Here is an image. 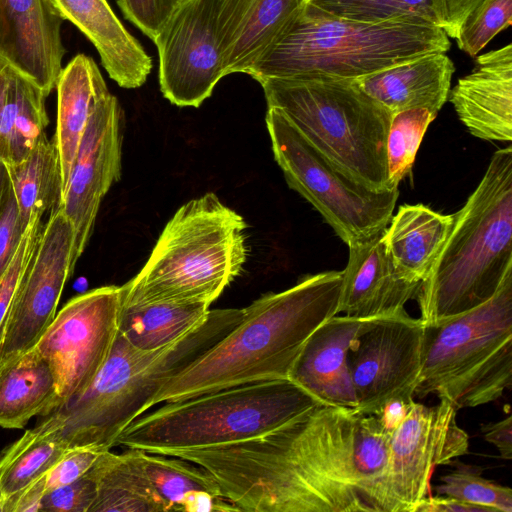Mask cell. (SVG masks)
<instances>
[{
    "label": "cell",
    "mask_w": 512,
    "mask_h": 512,
    "mask_svg": "<svg viewBox=\"0 0 512 512\" xmlns=\"http://www.w3.org/2000/svg\"><path fill=\"white\" fill-rule=\"evenodd\" d=\"M390 433L376 415L320 403L281 428L173 453L204 469L245 512H386Z\"/></svg>",
    "instance_id": "obj_1"
},
{
    "label": "cell",
    "mask_w": 512,
    "mask_h": 512,
    "mask_svg": "<svg viewBox=\"0 0 512 512\" xmlns=\"http://www.w3.org/2000/svg\"><path fill=\"white\" fill-rule=\"evenodd\" d=\"M342 277V271L308 275L242 308L240 321L164 382L146 410L242 384L289 379L309 337L338 314Z\"/></svg>",
    "instance_id": "obj_2"
},
{
    "label": "cell",
    "mask_w": 512,
    "mask_h": 512,
    "mask_svg": "<svg viewBox=\"0 0 512 512\" xmlns=\"http://www.w3.org/2000/svg\"><path fill=\"white\" fill-rule=\"evenodd\" d=\"M242 314V308L210 310L200 327L153 351L132 346L118 332L90 386L41 417L35 427L69 448L111 450L122 431L147 411L162 384L222 338Z\"/></svg>",
    "instance_id": "obj_3"
},
{
    "label": "cell",
    "mask_w": 512,
    "mask_h": 512,
    "mask_svg": "<svg viewBox=\"0 0 512 512\" xmlns=\"http://www.w3.org/2000/svg\"><path fill=\"white\" fill-rule=\"evenodd\" d=\"M453 215L451 230L416 300L435 324L488 301L512 270V147L497 150L480 183Z\"/></svg>",
    "instance_id": "obj_4"
},
{
    "label": "cell",
    "mask_w": 512,
    "mask_h": 512,
    "mask_svg": "<svg viewBox=\"0 0 512 512\" xmlns=\"http://www.w3.org/2000/svg\"><path fill=\"white\" fill-rule=\"evenodd\" d=\"M451 42L436 25L408 21L366 23L331 15L308 0L281 36L245 74L265 78L363 76L431 53Z\"/></svg>",
    "instance_id": "obj_5"
},
{
    "label": "cell",
    "mask_w": 512,
    "mask_h": 512,
    "mask_svg": "<svg viewBox=\"0 0 512 512\" xmlns=\"http://www.w3.org/2000/svg\"><path fill=\"white\" fill-rule=\"evenodd\" d=\"M246 222L212 192L183 204L147 262L121 288V306L211 305L247 258Z\"/></svg>",
    "instance_id": "obj_6"
},
{
    "label": "cell",
    "mask_w": 512,
    "mask_h": 512,
    "mask_svg": "<svg viewBox=\"0 0 512 512\" xmlns=\"http://www.w3.org/2000/svg\"><path fill=\"white\" fill-rule=\"evenodd\" d=\"M320 403L290 379L242 384L165 402L127 426L115 446L166 456L228 446L265 436Z\"/></svg>",
    "instance_id": "obj_7"
},
{
    "label": "cell",
    "mask_w": 512,
    "mask_h": 512,
    "mask_svg": "<svg viewBox=\"0 0 512 512\" xmlns=\"http://www.w3.org/2000/svg\"><path fill=\"white\" fill-rule=\"evenodd\" d=\"M258 82L267 107L280 110L323 154L370 188L387 189L392 113L356 79L308 75Z\"/></svg>",
    "instance_id": "obj_8"
},
{
    "label": "cell",
    "mask_w": 512,
    "mask_h": 512,
    "mask_svg": "<svg viewBox=\"0 0 512 512\" xmlns=\"http://www.w3.org/2000/svg\"><path fill=\"white\" fill-rule=\"evenodd\" d=\"M512 384V270L486 302L461 315L424 324L415 395H436L459 410L501 398Z\"/></svg>",
    "instance_id": "obj_9"
},
{
    "label": "cell",
    "mask_w": 512,
    "mask_h": 512,
    "mask_svg": "<svg viewBox=\"0 0 512 512\" xmlns=\"http://www.w3.org/2000/svg\"><path fill=\"white\" fill-rule=\"evenodd\" d=\"M266 126L274 158L288 186L322 215L348 246L384 230L399 189L376 190L323 154L278 109L268 107Z\"/></svg>",
    "instance_id": "obj_10"
},
{
    "label": "cell",
    "mask_w": 512,
    "mask_h": 512,
    "mask_svg": "<svg viewBox=\"0 0 512 512\" xmlns=\"http://www.w3.org/2000/svg\"><path fill=\"white\" fill-rule=\"evenodd\" d=\"M120 310L119 286L91 289L71 298L36 343L54 377L56 408L82 394L105 364L117 337Z\"/></svg>",
    "instance_id": "obj_11"
},
{
    "label": "cell",
    "mask_w": 512,
    "mask_h": 512,
    "mask_svg": "<svg viewBox=\"0 0 512 512\" xmlns=\"http://www.w3.org/2000/svg\"><path fill=\"white\" fill-rule=\"evenodd\" d=\"M434 406L414 400L389 438L383 480L386 512H414L428 496L436 466L468 453V434L457 424L458 409L444 398Z\"/></svg>",
    "instance_id": "obj_12"
},
{
    "label": "cell",
    "mask_w": 512,
    "mask_h": 512,
    "mask_svg": "<svg viewBox=\"0 0 512 512\" xmlns=\"http://www.w3.org/2000/svg\"><path fill=\"white\" fill-rule=\"evenodd\" d=\"M163 96L199 107L226 76L217 0H180L153 40Z\"/></svg>",
    "instance_id": "obj_13"
},
{
    "label": "cell",
    "mask_w": 512,
    "mask_h": 512,
    "mask_svg": "<svg viewBox=\"0 0 512 512\" xmlns=\"http://www.w3.org/2000/svg\"><path fill=\"white\" fill-rule=\"evenodd\" d=\"M423 341L424 323L406 310L364 321L348 352L358 411L376 415L392 399H414Z\"/></svg>",
    "instance_id": "obj_14"
},
{
    "label": "cell",
    "mask_w": 512,
    "mask_h": 512,
    "mask_svg": "<svg viewBox=\"0 0 512 512\" xmlns=\"http://www.w3.org/2000/svg\"><path fill=\"white\" fill-rule=\"evenodd\" d=\"M77 258L74 233L60 208L50 212L16 288L0 336V364L31 349L54 320Z\"/></svg>",
    "instance_id": "obj_15"
},
{
    "label": "cell",
    "mask_w": 512,
    "mask_h": 512,
    "mask_svg": "<svg viewBox=\"0 0 512 512\" xmlns=\"http://www.w3.org/2000/svg\"><path fill=\"white\" fill-rule=\"evenodd\" d=\"M122 109L109 93L95 107L81 139L59 208L74 233L77 260L92 235L101 202L120 179Z\"/></svg>",
    "instance_id": "obj_16"
},
{
    "label": "cell",
    "mask_w": 512,
    "mask_h": 512,
    "mask_svg": "<svg viewBox=\"0 0 512 512\" xmlns=\"http://www.w3.org/2000/svg\"><path fill=\"white\" fill-rule=\"evenodd\" d=\"M63 21L51 0H0V61L46 97L63 69Z\"/></svg>",
    "instance_id": "obj_17"
},
{
    "label": "cell",
    "mask_w": 512,
    "mask_h": 512,
    "mask_svg": "<svg viewBox=\"0 0 512 512\" xmlns=\"http://www.w3.org/2000/svg\"><path fill=\"white\" fill-rule=\"evenodd\" d=\"M385 229L348 246L338 313L361 320L386 317L405 311V304L416 298L421 282L406 278L395 266Z\"/></svg>",
    "instance_id": "obj_18"
},
{
    "label": "cell",
    "mask_w": 512,
    "mask_h": 512,
    "mask_svg": "<svg viewBox=\"0 0 512 512\" xmlns=\"http://www.w3.org/2000/svg\"><path fill=\"white\" fill-rule=\"evenodd\" d=\"M449 101L473 136L512 141V44L476 57L472 71L450 89Z\"/></svg>",
    "instance_id": "obj_19"
},
{
    "label": "cell",
    "mask_w": 512,
    "mask_h": 512,
    "mask_svg": "<svg viewBox=\"0 0 512 512\" xmlns=\"http://www.w3.org/2000/svg\"><path fill=\"white\" fill-rule=\"evenodd\" d=\"M365 320L335 315L305 343L289 379L321 403L357 408L348 352Z\"/></svg>",
    "instance_id": "obj_20"
},
{
    "label": "cell",
    "mask_w": 512,
    "mask_h": 512,
    "mask_svg": "<svg viewBox=\"0 0 512 512\" xmlns=\"http://www.w3.org/2000/svg\"><path fill=\"white\" fill-rule=\"evenodd\" d=\"M63 20L71 22L96 48L101 64L120 87L142 86L152 59L132 36L107 0H51Z\"/></svg>",
    "instance_id": "obj_21"
},
{
    "label": "cell",
    "mask_w": 512,
    "mask_h": 512,
    "mask_svg": "<svg viewBox=\"0 0 512 512\" xmlns=\"http://www.w3.org/2000/svg\"><path fill=\"white\" fill-rule=\"evenodd\" d=\"M307 0H217L225 74L244 73Z\"/></svg>",
    "instance_id": "obj_22"
},
{
    "label": "cell",
    "mask_w": 512,
    "mask_h": 512,
    "mask_svg": "<svg viewBox=\"0 0 512 512\" xmlns=\"http://www.w3.org/2000/svg\"><path fill=\"white\" fill-rule=\"evenodd\" d=\"M455 66L446 53H431L363 76L360 88L392 114L426 108L436 114L448 100Z\"/></svg>",
    "instance_id": "obj_23"
},
{
    "label": "cell",
    "mask_w": 512,
    "mask_h": 512,
    "mask_svg": "<svg viewBox=\"0 0 512 512\" xmlns=\"http://www.w3.org/2000/svg\"><path fill=\"white\" fill-rule=\"evenodd\" d=\"M55 89L57 120L52 140L60 159L63 196L89 119L110 91L95 61L82 53L63 67Z\"/></svg>",
    "instance_id": "obj_24"
},
{
    "label": "cell",
    "mask_w": 512,
    "mask_h": 512,
    "mask_svg": "<svg viewBox=\"0 0 512 512\" xmlns=\"http://www.w3.org/2000/svg\"><path fill=\"white\" fill-rule=\"evenodd\" d=\"M453 215H444L423 204H403L384 233L387 251L398 270L421 282L451 230Z\"/></svg>",
    "instance_id": "obj_25"
},
{
    "label": "cell",
    "mask_w": 512,
    "mask_h": 512,
    "mask_svg": "<svg viewBox=\"0 0 512 512\" xmlns=\"http://www.w3.org/2000/svg\"><path fill=\"white\" fill-rule=\"evenodd\" d=\"M54 377L34 346L0 364V427L21 429L56 408Z\"/></svg>",
    "instance_id": "obj_26"
},
{
    "label": "cell",
    "mask_w": 512,
    "mask_h": 512,
    "mask_svg": "<svg viewBox=\"0 0 512 512\" xmlns=\"http://www.w3.org/2000/svg\"><path fill=\"white\" fill-rule=\"evenodd\" d=\"M96 484L89 512H168L133 455L104 451L86 472Z\"/></svg>",
    "instance_id": "obj_27"
},
{
    "label": "cell",
    "mask_w": 512,
    "mask_h": 512,
    "mask_svg": "<svg viewBox=\"0 0 512 512\" xmlns=\"http://www.w3.org/2000/svg\"><path fill=\"white\" fill-rule=\"evenodd\" d=\"M46 96L32 82L12 71L0 120V161H23L46 135Z\"/></svg>",
    "instance_id": "obj_28"
},
{
    "label": "cell",
    "mask_w": 512,
    "mask_h": 512,
    "mask_svg": "<svg viewBox=\"0 0 512 512\" xmlns=\"http://www.w3.org/2000/svg\"><path fill=\"white\" fill-rule=\"evenodd\" d=\"M209 307L201 303L121 306L118 332L140 350H157L200 327Z\"/></svg>",
    "instance_id": "obj_29"
},
{
    "label": "cell",
    "mask_w": 512,
    "mask_h": 512,
    "mask_svg": "<svg viewBox=\"0 0 512 512\" xmlns=\"http://www.w3.org/2000/svg\"><path fill=\"white\" fill-rule=\"evenodd\" d=\"M10 184L26 228L34 216L59 208L63 187L58 150L45 135L20 163L7 166Z\"/></svg>",
    "instance_id": "obj_30"
},
{
    "label": "cell",
    "mask_w": 512,
    "mask_h": 512,
    "mask_svg": "<svg viewBox=\"0 0 512 512\" xmlns=\"http://www.w3.org/2000/svg\"><path fill=\"white\" fill-rule=\"evenodd\" d=\"M69 449L36 427L27 430L0 453V488L5 500L44 475Z\"/></svg>",
    "instance_id": "obj_31"
},
{
    "label": "cell",
    "mask_w": 512,
    "mask_h": 512,
    "mask_svg": "<svg viewBox=\"0 0 512 512\" xmlns=\"http://www.w3.org/2000/svg\"><path fill=\"white\" fill-rule=\"evenodd\" d=\"M132 451L145 476L166 503L169 511H182L184 501L198 491L222 497L214 479L201 467L178 457L152 454L137 449Z\"/></svg>",
    "instance_id": "obj_32"
},
{
    "label": "cell",
    "mask_w": 512,
    "mask_h": 512,
    "mask_svg": "<svg viewBox=\"0 0 512 512\" xmlns=\"http://www.w3.org/2000/svg\"><path fill=\"white\" fill-rule=\"evenodd\" d=\"M308 1L331 15L354 21L366 23L408 21L438 26L432 0Z\"/></svg>",
    "instance_id": "obj_33"
},
{
    "label": "cell",
    "mask_w": 512,
    "mask_h": 512,
    "mask_svg": "<svg viewBox=\"0 0 512 512\" xmlns=\"http://www.w3.org/2000/svg\"><path fill=\"white\" fill-rule=\"evenodd\" d=\"M437 114L426 108L395 112L387 136V189H397L411 171L417 151L428 126Z\"/></svg>",
    "instance_id": "obj_34"
},
{
    "label": "cell",
    "mask_w": 512,
    "mask_h": 512,
    "mask_svg": "<svg viewBox=\"0 0 512 512\" xmlns=\"http://www.w3.org/2000/svg\"><path fill=\"white\" fill-rule=\"evenodd\" d=\"M436 495H444L486 507L492 512H512V490L481 475L479 468L458 462L455 470L441 477Z\"/></svg>",
    "instance_id": "obj_35"
},
{
    "label": "cell",
    "mask_w": 512,
    "mask_h": 512,
    "mask_svg": "<svg viewBox=\"0 0 512 512\" xmlns=\"http://www.w3.org/2000/svg\"><path fill=\"white\" fill-rule=\"evenodd\" d=\"M512 24V0H483L462 22L456 42L471 57Z\"/></svg>",
    "instance_id": "obj_36"
},
{
    "label": "cell",
    "mask_w": 512,
    "mask_h": 512,
    "mask_svg": "<svg viewBox=\"0 0 512 512\" xmlns=\"http://www.w3.org/2000/svg\"><path fill=\"white\" fill-rule=\"evenodd\" d=\"M42 218V216L37 215L31 219L10 264L0 278V336L16 288L37 248L44 226Z\"/></svg>",
    "instance_id": "obj_37"
},
{
    "label": "cell",
    "mask_w": 512,
    "mask_h": 512,
    "mask_svg": "<svg viewBox=\"0 0 512 512\" xmlns=\"http://www.w3.org/2000/svg\"><path fill=\"white\" fill-rule=\"evenodd\" d=\"M96 497V484L87 474L50 490L42 498L40 512H89Z\"/></svg>",
    "instance_id": "obj_38"
},
{
    "label": "cell",
    "mask_w": 512,
    "mask_h": 512,
    "mask_svg": "<svg viewBox=\"0 0 512 512\" xmlns=\"http://www.w3.org/2000/svg\"><path fill=\"white\" fill-rule=\"evenodd\" d=\"M124 17L152 41L180 0H116Z\"/></svg>",
    "instance_id": "obj_39"
},
{
    "label": "cell",
    "mask_w": 512,
    "mask_h": 512,
    "mask_svg": "<svg viewBox=\"0 0 512 512\" xmlns=\"http://www.w3.org/2000/svg\"><path fill=\"white\" fill-rule=\"evenodd\" d=\"M107 451V450H106ZM104 450L96 447H74L44 474L45 493L58 487L70 484L93 466Z\"/></svg>",
    "instance_id": "obj_40"
},
{
    "label": "cell",
    "mask_w": 512,
    "mask_h": 512,
    "mask_svg": "<svg viewBox=\"0 0 512 512\" xmlns=\"http://www.w3.org/2000/svg\"><path fill=\"white\" fill-rule=\"evenodd\" d=\"M25 229L21 223L12 187H10L0 210V278L10 264Z\"/></svg>",
    "instance_id": "obj_41"
},
{
    "label": "cell",
    "mask_w": 512,
    "mask_h": 512,
    "mask_svg": "<svg viewBox=\"0 0 512 512\" xmlns=\"http://www.w3.org/2000/svg\"><path fill=\"white\" fill-rule=\"evenodd\" d=\"M483 0H432L438 26L450 38H456L458 30L468 14Z\"/></svg>",
    "instance_id": "obj_42"
},
{
    "label": "cell",
    "mask_w": 512,
    "mask_h": 512,
    "mask_svg": "<svg viewBox=\"0 0 512 512\" xmlns=\"http://www.w3.org/2000/svg\"><path fill=\"white\" fill-rule=\"evenodd\" d=\"M45 495L44 475L26 488L5 500L3 512H36L41 509Z\"/></svg>",
    "instance_id": "obj_43"
},
{
    "label": "cell",
    "mask_w": 512,
    "mask_h": 512,
    "mask_svg": "<svg viewBox=\"0 0 512 512\" xmlns=\"http://www.w3.org/2000/svg\"><path fill=\"white\" fill-rule=\"evenodd\" d=\"M481 432L484 439L494 445L502 458H512V416L497 422L483 424Z\"/></svg>",
    "instance_id": "obj_44"
},
{
    "label": "cell",
    "mask_w": 512,
    "mask_h": 512,
    "mask_svg": "<svg viewBox=\"0 0 512 512\" xmlns=\"http://www.w3.org/2000/svg\"><path fill=\"white\" fill-rule=\"evenodd\" d=\"M414 512H492L490 509L474 505L454 497L436 495L423 498Z\"/></svg>",
    "instance_id": "obj_45"
},
{
    "label": "cell",
    "mask_w": 512,
    "mask_h": 512,
    "mask_svg": "<svg viewBox=\"0 0 512 512\" xmlns=\"http://www.w3.org/2000/svg\"><path fill=\"white\" fill-rule=\"evenodd\" d=\"M414 399L395 398L386 402L376 414L381 426L392 433L407 417Z\"/></svg>",
    "instance_id": "obj_46"
},
{
    "label": "cell",
    "mask_w": 512,
    "mask_h": 512,
    "mask_svg": "<svg viewBox=\"0 0 512 512\" xmlns=\"http://www.w3.org/2000/svg\"><path fill=\"white\" fill-rule=\"evenodd\" d=\"M11 74L12 70L5 63L0 61V120L6 101Z\"/></svg>",
    "instance_id": "obj_47"
},
{
    "label": "cell",
    "mask_w": 512,
    "mask_h": 512,
    "mask_svg": "<svg viewBox=\"0 0 512 512\" xmlns=\"http://www.w3.org/2000/svg\"><path fill=\"white\" fill-rule=\"evenodd\" d=\"M10 187L11 184L7 166L2 161H0V210L9 193Z\"/></svg>",
    "instance_id": "obj_48"
},
{
    "label": "cell",
    "mask_w": 512,
    "mask_h": 512,
    "mask_svg": "<svg viewBox=\"0 0 512 512\" xmlns=\"http://www.w3.org/2000/svg\"><path fill=\"white\" fill-rule=\"evenodd\" d=\"M5 504V496L0 488V512H3Z\"/></svg>",
    "instance_id": "obj_49"
}]
</instances>
